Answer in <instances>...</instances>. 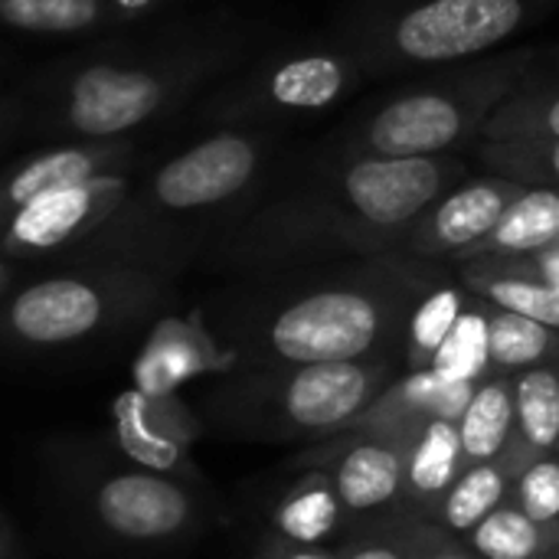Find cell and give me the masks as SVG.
I'll return each mask as SVG.
<instances>
[{"instance_id":"5","label":"cell","mask_w":559,"mask_h":559,"mask_svg":"<svg viewBox=\"0 0 559 559\" xmlns=\"http://www.w3.org/2000/svg\"><path fill=\"white\" fill-rule=\"evenodd\" d=\"M36 468L43 544L69 557H164L213 527L203 485L154 472L115 442H49Z\"/></svg>"},{"instance_id":"37","label":"cell","mask_w":559,"mask_h":559,"mask_svg":"<svg viewBox=\"0 0 559 559\" xmlns=\"http://www.w3.org/2000/svg\"><path fill=\"white\" fill-rule=\"evenodd\" d=\"M554 455H557V459H559V442H557V452H554Z\"/></svg>"},{"instance_id":"33","label":"cell","mask_w":559,"mask_h":559,"mask_svg":"<svg viewBox=\"0 0 559 559\" xmlns=\"http://www.w3.org/2000/svg\"><path fill=\"white\" fill-rule=\"evenodd\" d=\"M249 559H341L331 547H308V544H292L278 534L259 537Z\"/></svg>"},{"instance_id":"25","label":"cell","mask_w":559,"mask_h":559,"mask_svg":"<svg viewBox=\"0 0 559 559\" xmlns=\"http://www.w3.org/2000/svg\"><path fill=\"white\" fill-rule=\"evenodd\" d=\"M559 242V190L524 187V193L511 203L495 233L465 259L475 255H534ZM462 259V262H465Z\"/></svg>"},{"instance_id":"20","label":"cell","mask_w":559,"mask_h":559,"mask_svg":"<svg viewBox=\"0 0 559 559\" xmlns=\"http://www.w3.org/2000/svg\"><path fill=\"white\" fill-rule=\"evenodd\" d=\"M452 269L472 295L491 301L495 308L518 311L559 331V292L554 285L534 278L531 272H524L521 265H514L511 259L475 255L465 262H452Z\"/></svg>"},{"instance_id":"10","label":"cell","mask_w":559,"mask_h":559,"mask_svg":"<svg viewBox=\"0 0 559 559\" xmlns=\"http://www.w3.org/2000/svg\"><path fill=\"white\" fill-rule=\"evenodd\" d=\"M367 82L360 59L331 29L308 43L255 52L197 105L213 128H282L331 111Z\"/></svg>"},{"instance_id":"14","label":"cell","mask_w":559,"mask_h":559,"mask_svg":"<svg viewBox=\"0 0 559 559\" xmlns=\"http://www.w3.org/2000/svg\"><path fill=\"white\" fill-rule=\"evenodd\" d=\"M144 154L128 138H75V141H49L20 160H13L3 174L0 187V216H13L29 200H36L46 190L66 187V183H85L95 177L121 174V170H141Z\"/></svg>"},{"instance_id":"2","label":"cell","mask_w":559,"mask_h":559,"mask_svg":"<svg viewBox=\"0 0 559 559\" xmlns=\"http://www.w3.org/2000/svg\"><path fill=\"white\" fill-rule=\"evenodd\" d=\"M442 275L445 265L403 252L344 259L252 275L219 292L200 318L223 370L403 360L409 318Z\"/></svg>"},{"instance_id":"11","label":"cell","mask_w":559,"mask_h":559,"mask_svg":"<svg viewBox=\"0 0 559 559\" xmlns=\"http://www.w3.org/2000/svg\"><path fill=\"white\" fill-rule=\"evenodd\" d=\"M138 170L66 183L3 219V265H62L128 197Z\"/></svg>"},{"instance_id":"16","label":"cell","mask_w":559,"mask_h":559,"mask_svg":"<svg viewBox=\"0 0 559 559\" xmlns=\"http://www.w3.org/2000/svg\"><path fill=\"white\" fill-rule=\"evenodd\" d=\"M197 409H183L180 400L164 396L157 419V393L131 390L115 403V445L134 462L187 478L193 468L187 465L190 442L203 432Z\"/></svg>"},{"instance_id":"23","label":"cell","mask_w":559,"mask_h":559,"mask_svg":"<svg viewBox=\"0 0 559 559\" xmlns=\"http://www.w3.org/2000/svg\"><path fill=\"white\" fill-rule=\"evenodd\" d=\"M514 429H518L514 377L491 373L475 386V396L459 419L468 465L504 459L514 442Z\"/></svg>"},{"instance_id":"18","label":"cell","mask_w":559,"mask_h":559,"mask_svg":"<svg viewBox=\"0 0 559 559\" xmlns=\"http://www.w3.org/2000/svg\"><path fill=\"white\" fill-rule=\"evenodd\" d=\"M468 468L459 419H432L426 423L406 452V488L403 511L423 521H432L449 488Z\"/></svg>"},{"instance_id":"9","label":"cell","mask_w":559,"mask_h":559,"mask_svg":"<svg viewBox=\"0 0 559 559\" xmlns=\"http://www.w3.org/2000/svg\"><path fill=\"white\" fill-rule=\"evenodd\" d=\"M559 0H341L331 33L367 79L429 72L498 52L537 26Z\"/></svg>"},{"instance_id":"17","label":"cell","mask_w":559,"mask_h":559,"mask_svg":"<svg viewBox=\"0 0 559 559\" xmlns=\"http://www.w3.org/2000/svg\"><path fill=\"white\" fill-rule=\"evenodd\" d=\"M269 534L308 547H341L354 534V521L337 495L328 468H308L292 478L269 508Z\"/></svg>"},{"instance_id":"13","label":"cell","mask_w":559,"mask_h":559,"mask_svg":"<svg viewBox=\"0 0 559 559\" xmlns=\"http://www.w3.org/2000/svg\"><path fill=\"white\" fill-rule=\"evenodd\" d=\"M521 193L524 183L498 174L465 177L416 219L400 252L416 262H462L495 233Z\"/></svg>"},{"instance_id":"24","label":"cell","mask_w":559,"mask_h":559,"mask_svg":"<svg viewBox=\"0 0 559 559\" xmlns=\"http://www.w3.org/2000/svg\"><path fill=\"white\" fill-rule=\"evenodd\" d=\"M518 475V465L508 459L468 465L442 498L432 524H439L449 537L465 540L491 511H498L511 498V485Z\"/></svg>"},{"instance_id":"34","label":"cell","mask_w":559,"mask_h":559,"mask_svg":"<svg viewBox=\"0 0 559 559\" xmlns=\"http://www.w3.org/2000/svg\"><path fill=\"white\" fill-rule=\"evenodd\" d=\"M504 259H511L514 265H521L524 272H531L534 278L554 285L559 292V242L557 246H550V249L534 252V255H504Z\"/></svg>"},{"instance_id":"32","label":"cell","mask_w":559,"mask_h":559,"mask_svg":"<svg viewBox=\"0 0 559 559\" xmlns=\"http://www.w3.org/2000/svg\"><path fill=\"white\" fill-rule=\"evenodd\" d=\"M527 518H534L540 527L559 531V459L540 455L531 465L521 468V475L511 485V498Z\"/></svg>"},{"instance_id":"7","label":"cell","mask_w":559,"mask_h":559,"mask_svg":"<svg viewBox=\"0 0 559 559\" xmlns=\"http://www.w3.org/2000/svg\"><path fill=\"white\" fill-rule=\"evenodd\" d=\"M537 52V46H514L419 72L413 82L357 111L328 138L324 151L373 160L459 154L465 144L481 141L488 118Z\"/></svg>"},{"instance_id":"12","label":"cell","mask_w":559,"mask_h":559,"mask_svg":"<svg viewBox=\"0 0 559 559\" xmlns=\"http://www.w3.org/2000/svg\"><path fill=\"white\" fill-rule=\"evenodd\" d=\"M406 452L409 442L400 439H324L292 459L295 472L328 468L334 475L337 495L354 521L370 524L377 518L403 511L406 488Z\"/></svg>"},{"instance_id":"31","label":"cell","mask_w":559,"mask_h":559,"mask_svg":"<svg viewBox=\"0 0 559 559\" xmlns=\"http://www.w3.org/2000/svg\"><path fill=\"white\" fill-rule=\"evenodd\" d=\"M488 314H491V305L485 298L472 295L462 321L455 324L452 337L445 341V347L439 350V357L429 370L445 380H472V383H481L485 377H491Z\"/></svg>"},{"instance_id":"19","label":"cell","mask_w":559,"mask_h":559,"mask_svg":"<svg viewBox=\"0 0 559 559\" xmlns=\"http://www.w3.org/2000/svg\"><path fill=\"white\" fill-rule=\"evenodd\" d=\"M481 138H559V46L550 49V56H534V62L521 72V79L488 118Z\"/></svg>"},{"instance_id":"3","label":"cell","mask_w":559,"mask_h":559,"mask_svg":"<svg viewBox=\"0 0 559 559\" xmlns=\"http://www.w3.org/2000/svg\"><path fill=\"white\" fill-rule=\"evenodd\" d=\"M465 177L455 154L373 160L324 151L301 170L272 174L200 265L252 278L400 252L416 219Z\"/></svg>"},{"instance_id":"8","label":"cell","mask_w":559,"mask_h":559,"mask_svg":"<svg viewBox=\"0 0 559 559\" xmlns=\"http://www.w3.org/2000/svg\"><path fill=\"white\" fill-rule=\"evenodd\" d=\"M170 275L131 265H59L3 288V347L23 360L95 350L174 301Z\"/></svg>"},{"instance_id":"22","label":"cell","mask_w":559,"mask_h":559,"mask_svg":"<svg viewBox=\"0 0 559 559\" xmlns=\"http://www.w3.org/2000/svg\"><path fill=\"white\" fill-rule=\"evenodd\" d=\"M518 429L508 449V462L531 465L540 455H554L559 442V360L514 373Z\"/></svg>"},{"instance_id":"29","label":"cell","mask_w":559,"mask_h":559,"mask_svg":"<svg viewBox=\"0 0 559 559\" xmlns=\"http://www.w3.org/2000/svg\"><path fill=\"white\" fill-rule=\"evenodd\" d=\"M478 160L488 174L524 187L559 190V138H511L478 141Z\"/></svg>"},{"instance_id":"30","label":"cell","mask_w":559,"mask_h":559,"mask_svg":"<svg viewBox=\"0 0 559 559\" xmlns=\"http://www.w3.org/2000/svg\"><path fill=\"white\" fill-rule=\"evenodd\" d=\"M439 524L413 518L406 511L377 518L370 524H360L341 547V559H416L423 544L436 534Z\"/></svg>"},{"instance_id":"27","label":"cell","mask_w":559,"mask_h":559,"mask_svg":"<svg viewBox=\"0 0 559 559\" xmlns=\"http://www.w3.org/2000/svg\"><path fill=\"white\" fill-rule=\"evenodd\" d=\"M488 350H491V373L514 377V373L531 370V367L557 364L559 331L550 328V324L534 321V318H524L518 311L491 305V314H488Z\"/></svg>"},{"instance_id":"6","label":"cell","mask_w":559,"mask_h":559,"mask_svg":"<svg viewBox=\"0 0 559 559\" xmlns=\"http://www.w3.org/2000/svg\"><path fill=\"white\" fill-rule=\"evenodd\" d=\"M406 373L403 360L278 364L223 370L197 400L206 432L239 442H324Z\"/></svg>"},{"instance_id":"28","label":"cell","mask_w":559,"mask_h":559,"mask_svg":"<svg viewBox=\"0 0 559 559\" xmlns=\"http://www.w3.org/2000/svg\"><path fill=\"white\" fill-rule=\"evenodd\" d=\"M465 547L478 559H559V531L540 527L514 501H504L465 537Z\"/></svg>"},{"instance_id":"21","label":"cell","mask_w":559,"mask_h":559,"mask_svg":"<svg viewBox=\"0 0 559 559\" xmlns=\"http://www.w3.org/2000/svg\"><path fill=\"white\" fill-rule=\"evenodd\" d=\"M0 20L29 36H115L138 26L115 0H0Z\"/></svg>"},{"instance_id":"4","label":"cell","mask_w":559,"mask_h":559,"mask_svg":"<svg viewBox=\"0 0 559 559\" xmlns=\"http://www.w3.org/2000/svg\"><path fill=\"white\" fill-rule=\"evenodd\" d=\"M278 147L282 128H213L138 174L121 206L62 265H131L177 278L259 200Z\"/></svg>"},{"instance_id":"36","label":"cell","mask_w":559,"mask_h":559,"mask_svg":"<svg viewBox=\"0 0 559 559\" xmlns=\"http://www.w3.org/2000/svg\"><path fill=\"white\" fill-rule=\"evenodd\" d=\"M115 3L128 13L131 23H144V20H151L154 13H160L164 7H170L177 0H115Z\"/></svg>"},{"instance_id":"26","label":"cell","mask_w":559,"mask_h":559,"mask_svg":"<svg viewBox=\"0 0 559 559\" xmlns=\"http://www.w3.org/2000/svg\"><path fill=\"white\" fill-rule=\"evenodd\" d=\"M468 301H472V292L462 285L459 275H442L426 292V298L416 305V311L409 318V331H406V350H403L406 373H419L436 364L439 350L445 347L455 324L462 321Z\"/></svg>"},{"instance_id":"35","label":"cell","mask_w":559,"mask_h":559,"mask_svg":"<svg viewBox=\"0 0 559 559\" xmlns=\"http://www.w3.org/2000/svg\"><path fill=\"white\" fill-rule=\"evenodd\" d=\"M416 559H478V557L465 547V540L449 537L442 527H436V534L423 544V550L416 554Z\"/></svg>"},{"instance_id":"1","label":"cell","mask_w":559,"mask_h":559,"mask_svg":"<svg viewBox=\"0 0 559 559\" xmlns=\"http://www.w3.org/2000/svg\"><path fill=\"white\" fill-rule=\"evenodd\" d=\"M265 26L236 10L180 16L102 36L20 79L3 131L39 141L128 138L203 98L262 49Z\"/></svg>"},{"instance_id":"15","label":"cell","mask_w":559,"mask_h":559,"mask_svg":"<svg viewBox=\"0 0 559 559\" xmlns=\"http://www.w3.org/2000/svg\"><path fill=\"white\" fill-rule=\"evenodd\" d=\"M472 380H445L432 370L403 373L396 383H390L377 403L350 419L337 436L331 439H400L413 442L416 432L432 419H462L465 406L475 396Z\"/></svg>"}]
</instances>
